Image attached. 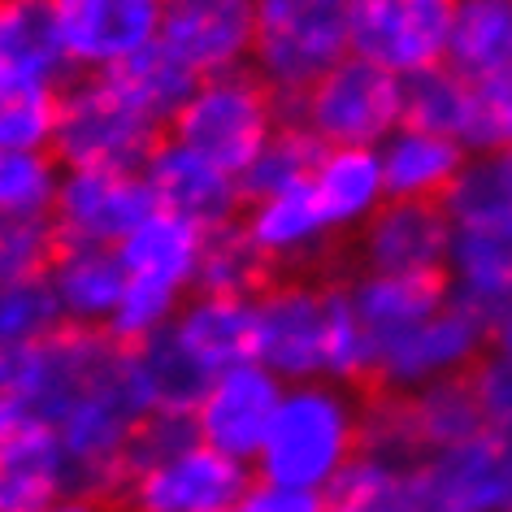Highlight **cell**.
Wrapping results in <instances>:
<instances>
[{"label": "cell", "instance_id": "22", "mask_svg": "<svg viewBox=\"0 0 512 512\" xmlns=\"http://www.w3.org/2000/svg\"><path fill=\"white\" fill-rule=\"evenodd\" d=\"M165 339L196 365V374L217 378L235 365L256 361V296H213L196 291L165 330Z\"/></svg>", "mask_w": 512, "mask_h": 512}, {"label": "cell", "instance_id": "41", "mask_svg": "<svg viewBox=\"0 0 512 512\" xmlns=\"http://www.w3.org/2000/svg\"><path fill=\"white\" fill-rule=\"evenodd\" d=\"M14 512H113L109 499L100 495H83V491H57L40 499V504H27V508H14Z\"/></svg>", "mask_w": 512, "mask_h": 512}, {"label": "cell", "instance_id": "13", "mask_svg": "<svg viewBox=\"0 0 512 512\" xmlns=\"http://www.w3.org/2000/svg\"><path fill=\"white\" fill-rule=\"evenodd\" d=\"M70 74H113L161 40L165 0H48Z\"/></svg>", "mask_w": 512, "mask_h": 512}, {"label": "cell", "instance_id": "12", "mask_svg": "<svg viewBox=\"0 0 512 512\" xmlns=\"http://www.w3.org/2000/svg\"><path fill=\"white\" fill-rule=\"evenodd\" d=\"M482 430V404L469 378L439 382L413 395H382L365 413V447L404 465H421L426 456L469 443Z\"/></svg>", "mask_w": 512, "mask_h": 512}, {"label": "cell", "instance_id": "44", "mask_svg": "<svg viewBox=\"0 0 512 512\" xmlns=\"http://www.w3.org/2000/svg\"><path fill=\"white\" fill-rule=\"evenodd\" d=\"M35 5H48V0H35Z\"/></svg>", "mask_w": 512, "mask_h": 512}, {"label": "cell", "instance_id": "31", "mask_svg": "<svg viewBox=\"0 0 512 512\" xmlns=\"http://www.w3.org/2000/svg\"><path fill=\"white\" fill-rule=\"evenodd\" d=\"M0 61L40 79H66V57L53 27V9L35 0H0Z\"/></svg>", "mask_w": 512, "mask_h": 512}, {"label": "cell", "instance_id": "21", "mask_svg": "<svg viewBox=\"0 0 512 512\" xmlns=\"http://www.w3.org/2000/svg\"><path fill=\"white\" fill-rule=\"evenodd\" d=\"M139 174H144L148 196L157 209L187 217V222H196L200 230H217V226L239 222L243 204H248L243 183L235 174L217 170L213 161H204L200 152L183 148L170 135L152 148V157L144 161Z\"/></svg>", "mask_w": 512, "mask_h": 512}, {"label": "cell", "instance_id": "39", "mask_svg": "<svg viewBox=\"0 0 512 512\" xmlns=\"http://www.w3.org/2000/svg\"><path fill=\"white\" fill-rule=\"evenodd\" d=\"M469 382H473V395H478V404H482L486 430L512 443V365L499 361V356H486V361L469 374Z\"/></svg>", "mask_w": 512, "mask_h": 512}, {"label": "cell", "instance_id": "32", "mask_svg": "<svg viewBox=\"0 0 512 512\" xmlns=\"http://www.w3.org/2000/svg\"><path fill=\"white\" fill-rule=\"evenodd\" d=\"M270 278H274L270 265L261 261V252L252 248V239L243 235L239 222L217 226L204 235L200 291H213V296H256Z\"/></svg>", "mask_w": 512, "mask_h": 512}, {"label": "cell", "instance_id": "33", "mask_svg": "<svg viewBox=\"0 0 512 512\" xmlns=\"http://www.w3.org/2000/svg\"><path fill=\"white\" fill-rule=\"evenodd\" d=\"M456 139L469 157H508L512 152V74L469 79L465 118H460Z\"/></svg>", "mask_w": 512, "mask_h": 512}, {"label": "cell", "instance_id": "25", "mask_svg": "<svg viewBox=\"0 0 512 512\" xmlns=\"http://www.w3.org/2000/svg\"><path fill=\"white\" fill-rule=\"evenodd\" d=\"M309 191L339 230V239H352L391 200L378 148H322L309 174Z\"/></svg>", "mask_w": 512, "mask_h": 512}, {"label": "cell", "instance_id": "15", "mask_svg": "<svg viewBox=\"0 0 512 512\" xmlns=\"http://www.w3.org/2000/svg\"><path fill=\"white\" fill-rule=\"evenodd\" d=\"M283 391H287V382L270 374L261 361L235 365L226 374L209 378V387L200 391L196 408H191V430L213 452L252 469L265 434L274 426L278 404H283Z\"/></svg>", "mask_w": 512, "mask_h": 512}, {"label": "cell", "instance_id": "36", "mask_svg": "<svg viewBox=\"0 0 512 512\" xmlns=\"http://www.w3.org/2000/svg\"><path fill=\"white\" fill-rule=\"evenodd\" d=\"M465 87H469V79L465 74H456L452 66H439V70H426V74H417V79H408L404 83L408 122L456 139L460 135V118H465Z\"/></svg>", "mask_w": 512, "mask_h": 512}, {"label": "cell", "instance_id": "1", "mask_svg": "<svg viewBox=\"0 0 512 512\" xmlns=\"http://www.w3.org/2000/svg\"><path fill=\"white\" fill-rule=\"evenodd\" d=\"M256 361L283 382H369L374 348L343 278L283 274L256 291Z\"/></svg>", "mask_w": 512, "mask_h": 512}, {"label": "cell", "instance_id": "6", "mask_svg": "<svg viewBox=\"0 0 512 512\" xmlns=\"http://www.w3.org/2000/svg\"><path fill=\"white\" fill-rule=\"evenodd\" d=\"M148 417H152V408L144 400V387H139L135 356L131 348H122L118 361L53 426L61 452H66L70 491L118 499L126 473H131L135 439Z\"/></svg>", "mask_w": 512, "mask_h": 512}, {"label": "cell", "instance_id": "5", "mask_svg": "<svg viewBox=\"0 0 512 512\" xmlns=\"http://www.w3.org/2000/svg\"><path fill=\"white\" fill-rule=\"evenodd\" d=\"M204 235L196 222L165 209H152L118 248L126 287L122 304L109 322V339L122 348H139V343L157 339L170 330L178 309L200 291V256Z\"/></svg>", "mask_w": 512, "mask_h": 512}, {"label": "cell", "instance_id": "38", "mask_svg": "<svg viewBox=\"0 0 512 512\" xmlns=\"http://www.w3.org/2000/svg\"><path fill=\"white\" fill-rule=\"evenodd\" d=\"M61 248L53 222H0V283L44 278Z\"/></svg>", "mask_w": 512, "mask_h": 512}, {"label": "cell", "instance_id": "19", "mask_svg": "<svg viewBox=\"0 0 512 512\" xmlns=\"http://www.w3.org/2000/svg\"><path fill=\"white\" fill-rule=\"evenodd\" d=\"M239 226L252 239V248L261 252V261L270 265L274 278L313 274L343 243L339 230L330 226V217L322 213V204H317V196L309 191V183L278 191V196L248 200L239 213Z\"/></svg>", "mask_w": 512, "mask_h": 512}, {"label": "cell", "instance_id": "20", "mask_svg": "<svg viewBox=\"0 0 512 512\" xmlns=\"http://www.w3.org/2000/svg\"><path fill=\"white\" fill-rule=\"evenodd\" d=\"M356 270L400 274V278H443L447 270V213L426 200H387L352 235Z\"/></svg>", "mask_w": 512, "mask_h": 512}, {"label": "cell", "instance_id": "8", "mask_svg": "<svg viewBox=\"0 0 512 512\" xmlns=\"http://www.w3.org/2000/svg\"><path fill=\"white\" fill-rule=\"evenodd\" d=\"M352 57V0H256L252 74L291 105Z\"/></svg>", "mask_w": 512, "mask_h": 512}, {"label": "cell", "instance_id": "42", "mask_svg": "<svg viewBox=\"0 0 512 512\" xmlns=\"http://www.w3.org/2000/svg\"><path fill=\"white\" fill-rule=\"evenodd\" d=\"M491 356L512 365V304L491 317Z\"/></svg>", "mask_w": 512, "mask_h": 512}, {"label": "cell", "instance_id": "40", "mask_svg": "<svg viewBox=\"0 0 512 512\" xmlns=\"http://www.w3.org/2000/svg\"><path fill=\"white\" fill-rule=\"evenodd\" d=\"M230 512H326V495L283 486V482H265L252 473V482L243 486V495L230 504Z\"/></svg>", "mask_w": 512, "mask_h": 512}, {"label": "cell", "instance_id": "11", "mask_svg": "<svg viewBox=\"0 0 512 512\" xmlns=\"http://www.w3.org/2000/svg\"><path fill=\"white\" fill-rule=\"evenodd\" d=\"M287 122H296L317 148H382V139L408 122V92L400 74L352 53L291 100Z\"/></svg>", "mask_w": 512, "mask_h": 512}, {"label": "cell", "instance_id": "37", "mask_svg": "<svg viewBox=\"0 0 512 512\" xmlns=\"http://www.w3.org/2000/svg\"><path fill=\"white\" fill-rule=\"evenodd\" d=\"M61 330V313L44 278L0 283V348H22Z\"/></svg>", "mask_w": 512, "mask_h": 512}, {"label": "cell", "instance_id": "17", "mask_svg": "<svg viewBox=\"0 0 512 512\" xmlns=\"http://www.w3.org/2000/svg\"><path fill=\"white\" fill-rule=\"evenodd\" d=\"M256 0H165L161 48L191 79H217L252 66Z\"/></svg>", "mask_w": 512, "mask_h": 512}, {"label": "cell", "instance_id": "27", "mask_svg": "<svg viewBox=\"0 0 512 512\" xmlns=\"http://www.w3.org/2000/svg\"><path fill=\"white\" fill-rule=\"evenodd\" d=\"M447 66L465 79L512 74V0H456Z\"/></svg>", "mask_w": 512, "mask_h": 512}, {"label": "cell", "instance_id": "4", "mask_svg": "<svg viewBox=\"0 0 512 512\" xmlns=\"http://www.w3.org/2000/svg\"><path fill=\"white\" fill-rule=\"evenodd\" d=\"M252 469L196 439L191 417L152 413L135 439L118 504L126 512H230Z\"/></svg>", "mask_w": 512, "mask_h": 512}, {"label": "cell", "instance_id": "18", "mask_svg": "<svg viewBox=\"0 0 512 512\" xmlns=\"http://www.w3.org/2000/svg\"><path fill=\"white\" fill-rule=\"evenodd\" d=\"M157 209L144 174L135 170H66L53 204V230L79 248H118Z\"/></svg>", "mask_w": 512, "mask_h": 512}, {"label": "cell", "instance_id": "34", "mask_svg": "<svg viewBox=\"0 0 512 512\" xmlns=\"http://www.w3.org/2000/svg\"><path fill=\"white\" fill-rule=\"evenodd\" d=\"M317 157H322V148H317L296 122H283L278 126V135L265 144V152L252 161V170L243 174V196L248 200L278 196V191H291V187L309 183Z\"/></svg>", "mask_w": 512, "mask_h": 512}, {"label": "cell", "instance_id": "24", "mask_svg": "<svg viewBox=\"0 0 512 512\" xmlns=\"http://www.w3.org/2000/svg\"><path fill=\"white\" fill-rule=\"evenodd\" d=\"M382 178H387L391 200H426L443 204L460 183V174L469 170V152L456 144L452 135L426 131V126L404 122L395 135L382 139L378 148Z\"/></svg>", "mask_w": 512, "mask_h": 512}, {"label": "cell", "instance_id": "26", "mask_svg": "<svg viewBox=\"0 0 512 512\" xmlns=\"http://www.w3.org/2000/svg\"><path fill=\"white\" fill-rule=\"evenodd\" d=\"M70 491V469L53 426L44 421H0V512Z\"/></svg>", "mask_w": 512, "mask_h": 512}, {"label": "cell", "instance_id": "9", "mask_svg": "<svg viewBox=\"0 0 512 512\" xmlns=\"http://www.w3.org/2000/svg\"><path fill=\"white\" fill-rule=\"evenodd\" d=\"M283 122H287L283 100L252 70H235V74H217V79H200L191 87V96L174 113L165 135L243 183V174L252 170V161L265 152V144L278 135Z\"/></svg>", "mask_w": 512, "mask_h": 512}, {"label": "cell", "instance_id": "35", "mask_svg": "<svg viewBox=\"0 0 512 512\" xmlns=\"http://www.w3.org/2000/svg\"><path fill=\"white\" fill-rule=\"evenodd\" d=\"M113 79H118L126 92H131L139 105H144L152 118H157L165 131H170V122H174V113L183 109V100L191 96V87H196V79L178 66V61L165 53V48H148L144 57H135L131 66H122V70H113Z\"/></svg>", "mask_w": 512, "mask_h": 512}, {"label": "cell", "instance_id": "2", "mask_svg": "<svg viewBox=\"0 0 512 512\" xmlns=\"http://www.w3.org/2000/svg\"><path fill=\"white\" fill-rule=\"evenodd\" d=\"M365 413L369 404L356 395V387L330 378L287 382L252 473L265 482L330 495L365 452Z\"/></svg>", "mask_w": 512, "mask_h": 512}, {"label": "cell", "instance_id": "23", "mask_svg": "<svg viewBox=\"0 0 512 512\" xmlns=\"http://www.w3.org/2000/svg\"><path fill=\"white\" fill-rule=\"evenodd\" d=\"M53 304L61 313V326L74 330H105L122 304V261L113 248H79V243H61L53 265L44 274Z\"/></svg>", "mask_w": 512, "mask_h": 512}, {"label": "cell", "instance_id": "16", "mask_svg": "<svg viewBox=\"0 0 512 512\" xmlns=\"http://www.w3.org/2000/svg\"><path fill=\"white\" fill-rule=\"evenodd\" d=\"M512 504V443L482 430L413 469V512H504Z\"/></svg>", "mask_w": 512, "mask_h": 512}, {"label": "cell", "instance_id": "14", "mask_svg": "<svg viewBox=\"0 0 512 512\" xmlns=\"http://www.w3.org/2000/svg\"><path fill=\"white\" fill-rule=\"evenodd\" d=\"M456 0H352V53L417 79L447 66Z\"/></svg>", "mask_w": 512, "mask_h": 512}, {"label": "cell", "instance_id": "7", "mask_svg": "<svg viewBox=\"0 0 512 512\" xmlns=\"http://www.w3.org/2000/svg\"><path fill=\"white\" fill-rule=\"evenodd\" d=\"M161 139H165V126L113 74H74L61 87L53 157L66 170H135L139 174Z\"/></svg>", "mask_w": 512, "mask_h": 512}, {"label": "cell", "instance_id": "43", "mask_svg": "<svg viewBox=\"0 0 512 512\" xmlns=\"http://www.w3.org/2000/svg\"><path fill=\"white\" fill-rule=\"evenodd\" d=\"M504 165H508V174H512V152H508V157H504Z\"/></svg>", "mask_w": 512, "mask_h": 512}, {"label": "cell", "instance_id": "45", "mask_svg": "<svg viewBox=\"0 0 512 512\" xmlns=\"http://www.w3.org/2000/svg\"><path fill=\"white\" fill-rule=\"evenodd\" d=\"M504 512H512V504H508V508H504Z\"/></svg>", "mask_w": 512, "mask_h": 512}, {"label": "cell", "instance_id": "28", "mask_svg": "<svg viewBox=\"0 0 512 512\" xmlns=\"http://www.w3.org/2000/svg\"><path fill=\"white\" fill-rule=\"evenodd\" d=\"M348 283V296H352V309L361 317L365 335H369V348L378 339H387L391 330L408 326L413 317L430 313L434 304L447 296V283L443 278H400V274H365L356 270Z\"/></svg>", "mask_w": 512, "mask_h": 512}, {"label": "cell", "instance_id": "10", "mask_svg": "<svg viewBox=\"0 0 512 512\" xmlns=\"http://www.w3.org/2000/svg\"><path fill=\"white\" fill-rule=\"evenodd\" d=\"M486 356H491V317L447 291L430 313L374 343L369 382L382 395H413L439 382L469 378Z\"/></svg>", "mask_w": 512, "mask_h": 512}, {"label": "cell", "instance_id": "3", "mask_svg": "<svg viewBox=\"0 0 512 512\" xmlns=\"http://www.w3.org/2000/svg\"><path fill=\"white\" fill-rule=\"evenodd\" d=\"M447 213L443 283L469 309L495 317L512 304V174L504 157H473L460 174Z\"/></svg>", "mask_w": 512, "mask_h": 512}, {"label": "cell", "instance_id": "30", "mask_svg": "<svg viewBox=\"0 0 512 512\" xmlns=\"http://www.w3.org/2000/svg\"><path fill=\"white\" fill-rule=\"evenodd\" d=\"M61 174L53 148H0V222H48Z\"/></svg>", "mask_w": 512, "mask_h": 512}, {"label": "cell", "instance_id": "29", "mask_svg": "<svg viewBox=\"0 0 512 512\" xmlns=\"http://www.w3.org/2000/svg\"><path fill=\"white\" fill-rule=\"evenodd\" d=\"M61 87L0 61V148H53Z\"/></svg>", "mask_w": 512, "mask_h": 512}]
</instances>
